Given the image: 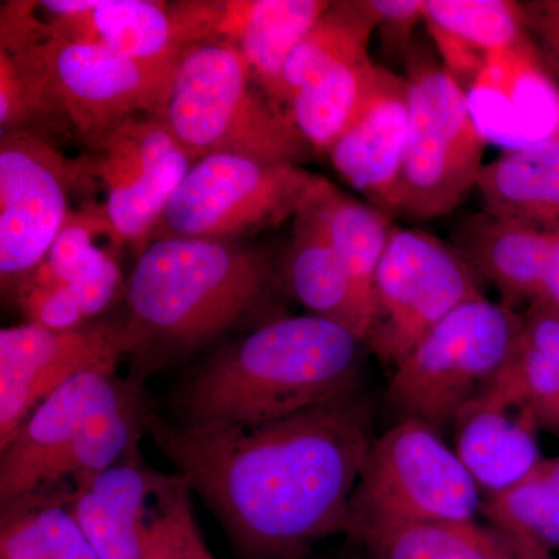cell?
<instances>
[{"mask_svg": "<svg viewBox=\"0 0 559 559\" xmlns=\"http://www.w3.org/2000/svg\"><path fill=\"white\" fill-rule=\"evenodd\" d=\"M423 11L444 69L466 94L489 53L516 46L530 36L521 2L425 0Z\"/></svg>", "mask_w": 559, "mask_h": 559, "instance_id": "obj_21", "label": "cell"}, {"mask_svg": "<svg viewBox=\"0 0 559 559\" xmlns=\"http://www.w3.org/2000/svg\"><path fill=\"white\" fill-rule=\"evenodd\" d=\"M310 189L294 215L293 241L283 280L290 296L311 314L341 323L364 342L366 330L356 310L352 286Z\"/></svg>", "mask_w": 559, "mask_h": 559, "instance_id": "obj_23", "label": "cell"}, {"mask_svg": "<svg viewBox=\"0 0 559 559\" xmlns=\"http://www.w3.org/2000/svg\"><path fill=\"white\" fill-rule=\"evenodd\" d=\"M466 97L488 143L516 150L559 138V92L532 36L489 53Z\"/></svg>", "mask_w": 559, "mask_h": 559, "instance_id": "obj_16", "label": "cell"}, {"mask_svg": "<svg viewBox=\"0 0 559 559\" xmlns=\"http://www.w3.org/2000/svg\"><path fill=\"white\" fill-rule=\"evenodd\" d=\"M535 305H543V307L559 311V227L554 252H551L549 270H547L539 299Z\"/></svg>", "mask_w": 559, "mask_h": 559, "instance_id": "obj_37", "label": "cell"}, {"mask_svg": "<svg viewBox=\"0 0 559 559\" xmlns=\"http://www.w3.org/2000/svg\"><path fill=\"white\" fill-rule=\"evenodd\" d=\"M367 559H559L479 521L377 524L345 536Z\"/></svg>", "mask_w": 559, "mask_h": 559, "instance_id": "obj_22", "label": "cell"}, {"mask_svg": "<svg viewBox=\"0 0 559 559\" xmlns=\"http://www.w3.org/2000/svg\"><path fill=\"white\" fill-rule=\"evenodd\" d=\"M525 28L559 73V0L521 2Z\"/></svg>", "mask_w": 559, "mask_h": 559, "instance_id": "obj_36", "label": "cell"}, {"mask_svg": "<svg viewBox=\"0 0 559 559\" xmlns=\"http://www.w3.org/2000/svg\"><path fill=\"white\" fill-rule=\"evenodd\" d=\"M160 119L194 162L235 154L300 167L312 153L289 110L264 94L237 47L219 38L183 55Z\"/></svg>", "mask_w": 559, "mask_h": 559, "instance_id": "obj_4", "label": "cell"}, {"mask_svg": "<svg viewBox=\"0 0 559 559\" xmlns=\"http://www.w3.org/2000/svg\"><path fill=\"white\" fill-rule=\"evenodd\" d=\"M484 283L454 246L393 224L374 277L373 316L364 344L395 369L460 305L484 299Z\"/></svg>", "mask_w": 559, "mask_h": 559, "instance_id": "obj_9", "label": "cell"}, {"mask_svg": "<svg viewBox=\"0 0 559 559\" xmlns=\"http://www.w3.org/2000/svg\"><path fill=\"white\" fill-rule=\"evenodd\" d=\"M121 356V323L51 331L27 322L0 331V450L70 378L92 369L114 370Z\"/></svg>", "mask_w": 559, "mask_h": 559, "instance_id": "obj_14", "label": "cell"}, {"mask_svg": "<svg viewBox=\"0 0 559 559\" xmlns=\"http://www.w3.org/2000/svg\"><path fill=\"white\" fill-rule=\"evenodd\" d=\"M97 151L94 171L105 183L103 210L140 255L194 160L165 121L153 116L123 121Z\"/></svg>", "mask_w": 559, "mask_h": 559, "instance_id": "obj_13", "label": "cell"}, {"mask_svg": "<svg viewBox=\"0 0 559 559\" xmlns=\"http://www.w3.org/2000/svg\"><path fill=\"white\" fill-rule=\"evenodd\" d=\"M316 176L299 165L213 154L191 165L173 193L151 241H231L296 215Z\"/></svg>", "mask_w": 559, "mask_h": 559, "instance_id": "obj_10", "label": "cell"}, {"mask_svg": "<svg viewBox=\"0 0 559 559\" xmlns=\"http://www.w3.org/2000/svg\"><path fill=\"white\" fill-rule=\"evenodd\" d=\"M558 227L476 213L460 221L452 246L499 290L503 307L522 312L539 299Z\"/></svg>", "mask_w": 559, "mask_h": 559, "instance_id": "obj_19", "label": "cell"}, {"mask_svg": "<svg viewBox=\"0 0 559 559\" xmlns=\"http://www.w3.org/2000/svg\"><path fill=\"white\" fill-rule=\"evenodd\" d=\"M481 518L559 558V455L540 459L513 487L485 496Z\"/></svg>", "mask_w": 559, "mask_h": 559, "instance_id": "obj_30", "label": "cell"}, {"mask_svg": "<svg viewBox=\"0 0 559 559\" xmlns=\"http://www.w3.org/2000/svg\"><path fill=\"white\" fill-rule=\"evenodd\" d=\"M366 347L319 316L266 320L216 348L173 392V421L189 428L290 417L358 389Z\"/></svg>", "mask_w": 559, "mask_h": 559, "instance_id": "obj_2", "label": "cell"}, {"mask_svg": "<svg viewBox=\"0 0 559 559\" xmlns=\"http://www.w3.org/2000/svg\"><path fill=\"white\" fill-rule=\"evenodd\" d=\"M121 282L123 278L117 255H110L76 272L64 285L90 320L108 310L110 304L116 300Z\"/></svg>", "mask_w": 559, "mask_h": 559, "instance_id": "obj_34", "label": "cell"}, {"mask_svg": "<svg viewBox=\"0 0 559 559\" xmlns=\"http://www.w3.org/2000/svg\"><path fill=\"white\" fill-rule=\"evenodd\" d=\"M378 70L369 55L330 66L301 84L288 110L312 153L329 154L369 95Z\"/></svg>", "mask_w": 559, "mask_h": 559, "instance_id": "obj_27", "label": "cell"}, {"mask_svg": "<svg viewBox=\"0 0 559 559\" xmlns=\"http://www.w3.org/2000/svg\"><path fill=\"white\" fill-rule=\"evenodd\" d=\"M502 373L527 400L540 429L559 439V311L532 305Z\"/></svg>", "mask_w": 559, "mask_h": 559, "instance_id": "obj_29", "label": "cell"}, {"mask_svg": "<svg viewBox=\"0 0 559 559\" xmlns=\"http://www.w3.org/2000/svg\"><path fill=\"white\" fill-rule=\"evenodd\" d=\"M535 412L500 371L454 421L455 452L484 496L524 479L543 459Z\"/></svg>", "mask_w": 559, "mask_h": 559, "instance_id": "obj_17", "label": "cell"}, {"mask_svg": "<svg viewBox=\"0 0 559 559\" xmlns=\"http://www.w3.org/2000/svg\"><path fill=\"white\" fill-rule=\"evenodd\" d=\"M28 322L51 331L79 330L87 318L64 283L28 278L16 293Z\"/></svg>", "mask_w": 559, "mask_h": 559, "instance_id": "obj_33", "label": "cell"}, {"mask_svg": "<svg viewBox=\"0 0 559 559\" xmlns=\"http://www.w3.org/2000/svg\"><path fill=\"white\" fill-rule=\"evenodd\" d=\"M476 189L489 215L559 226V138L506 150L484 165Z\"/></svg>", "mask_w": 559, "mask_h": 559, "instance_id": "obj_25", "label": "cell"}, {"mask_svg": "<svg viewBox=\"0 0 559 559\" xmlns=\"http://www.w3.org/2000/svg\"><path fill=\"white\" fill-rule=\"evenodd\" d=\"M114 370L81 371L50 393L0 450V503L9 506L55 484L58 468L79 437Z\"/></svg>", "mask_w": 559, "mask_h": 559, "instance_id": "obj_18", "label": "cell"}, {"mask_svg": "<svg viewBox=\"0 0 559 559\" xmlns=\"http://www.w3.org/2000/svg\"><path fill=\"white\" fill-rule=\"evenodd\" d=\"M305 559H367L364 557L362 550L355 540L347 538L345 540L344 547L337 551H333V554L329 555H318L311 554L310 557Z\"/></svg>", "mask_w": 559, "mask_h": 559, "instance_id": "obj_38", "label": "cell"}, {"mask_svg": "<svg viewBox=\"0 0 559 559\" xmlns=\"http://www.w3.org/2000/svg\"><path fill=\"white\" fill-rule=\"evenodd\" d=\"M330 5L329 0L224 2L218 38L237 47L264 94L283 106L286 62Z\"/></svg>", "mask_w": 559, "mask_h": 559, "instance_id": "obj_20", "label": "cell"}, {"mask_svg": "<svg viewBox=\"0 0 559 559\" xmlns=\"http://www.w3.org/2000/svg\"><path fill=\"white\" fill-rule=\"evenodd\" d=\"M522 312L487 297L448 314L393 369L385 400L401 419L430 428L454 426L509 364L522 330Z\"/></svg>", "mask_w": 559, "mask_h": 559, "instance_id": "obj_6", "label": "cell"}, {"mask_svg": "<svg viewBox=\"0 0 559 559\" xmlns=\"http://www.w3.org/2000/svg\"><path fill=\"white\" fill-rule=\"evenodd\" d=\"M70 510L102 559H146L145 533L97 492L73 489Z\"/></svg>", "mask_w": 559, "mask_h": 559, "instance_id": "obj_32", "label": "cell"}, {"mask_svg": "<svg viewBox=\"0 0 559 559\" xmlns=\"http://www.w3.org/2000/svg\"><path fill=\"white\" fill-rule=\"evenodd\" d=\"M406 68L409 135L401 218L421 223L448 215L476 189L488 140L466 92L428 46L412 43Z\"/></svg>", "mask_w": 559, "mask_h": 559, "instance_id": "obj_7", "label": "cell"}, {"mask_svg": "<svg viewBox=\"0 0 559 559\" xmlns=\"http://www.w3.org/2000/svg\"><path fill=\"white\" fill-rule=\"evenodd\" d=\"M32 9L2 21L0 49L17 51L39 73L81 140L95 150L123 121L160 117L176 66L132 60L117 51L51 35Z\"/></svg>", "mask_w": 559, "mask_h": 559, "instance_id": "obj_5", "label": "cell"}, {"mask_svg": "<svg viewBox=\"0 0 559 559\" xmlns=\"http://www.w3.org/2000/svg\"><path fill=\"white\" fill-rule=\"evenodd\" d=\"M270 253L234 241L164 238L138 257L124 289V356L135 384L240 325L274 293Z\"/></svg>", "mask_w": 559, "mask_h": 559, "instance_id": "obj_3", "label": "cell"}, {"mask_svg": "<svg viewBox=\"0 0 559 559\" xmlns=\"http://www.w3.org/2000/svg\"><path fill=\"white\" fill-rule=\"evenodd\" d=\"M123 241L105 210L70 212L47 259L31 278L68 283L95 261L117 255Z\"/></svg>", "mask_w": 559, "mask_h": 559, "instance_id": "obj_31", "label": "cell"}, {"mask_svg": "<svg viewBox=\"0 0 559 559\" xmlns=\"http://www.w3.org/2000/svg\"><path fill=\"white\" fill-rule=\"evenodd\" d=\"M377 28L390 57L407 58L418 22L425 20V0H370Z\"/></svg>", "mask_w": 559, "mask_h": 559, "instance_id": "obj_35", "label": "cell"}, {"mask_svg": "<svg viewBox=\"0 0 559 559\" xmlns=\"http://www.w3.org/2000/svg\"><path fill=\"white\" fill-rule=\"evenodd\" d=\"M44 31L84 40L132 60L176 66L205 40L218 38L224 2L154 0H46Z\"/></svg>", "mask_w": 559, "mask_h": 559, "instance_id": "obj_12", "label": "cell"}, {"mask_svg": "<svg viewBox=\"0 0 559 559\" xmlns=\"http://www.w3.org/2000/svg\"><path fill=\"white\" fill-rule=\"evenodd\" d=\"M409 135V84L378 70L373 86L329 151L334 170L389 219L401 218L404 156Z\"/></svg>", "mask_w": 559, "mask_h": 559, "instance_id": "obj_15", "label": "cell"}, {"mask_svg": "<svg viewBox=\"0 0 559 559\" xmlns=\"http://www.w3.org/2000/svg\"><path fill=\"white\" fill-rule=\"evenodd\" d=\"M377 14L370 0L331 2L318 24L290 53L283 72V106L288 109L301 84L337 62L369 57Z\"/></svg>", "mask_w": 559, "mask_h": 559, "instance_id": "obj_28", "label": "cell"}, {"mask_svg": "<svg viewBox=\"0 0 559 559\" xmlns=\"http://www.w3.org/2000/svg\"><path fill=\"white\" fill-rule=\"evenodd\" d=\"M70 496L53 485L2 507L0 559H102L73 516Z\"/></svg>", "mask_w": 559, "mask_h": 559, "instance_id": "obj_26", "label": "cell"}, {"mask_svg": "<svg viewBox=\"0 0 559 559\" xmlns=\"http://www.w3.org/2000/svg\"><path fill=\"white\" fill-rule=\"evenodd\" d=\"M145 432L215 514L237 559H305L347 533L371 443L358 389L290 417L189 428L146 406Z\"/></svg>", "mask_w": 559, "mask_h": 559, "instance_id": "obj_1", "label": "cell"}, {"mask_svg": "<svg viewBox=\"0 0 559 559\" xmlns=\"http://www.w3.org/2000/svg\"><path fill=\"white\" fill-rule=\"evenodd\" d=\"M43 132L17 130L0 139V283L16 296L38 271L68 219L70 191L90 173Z\"/></svg>", "mask_w": 559, "mask_h": 559, "instance_id": "obj_11", "label": "cell"}, {"mask_svg": "<svg viewBox=\"0 0 559 559\" xmlns=\"http://www.w3.org/2000/svg\"><path fill=\"white\" fill-rule=\"evenodd\" d=\"M310 193L347 274L367 337L373 316L374 277L388 248L393 221L369 202L355 200L320 176H316Z\"/></svg>", "mask_w": 559, "mask_h": 559, "instance_id": "obj_24", "label": "cell"}, {"mask_svg": "<svg viewBox=\"0 0 559 559\" xmlns=\"http://www.w3.org/2000/svg\"><path fill=\"white\" fill-rule=\"evenodd\" d=\"M484 499L439 430L401 419L371 443L349 500L345 536L377 524L477 521Z\"/></svg>", "mask_w": 559, "mask_h": 559, "instance_id": "obj_8", "label": "cell"}]
</instances>
